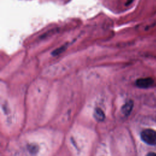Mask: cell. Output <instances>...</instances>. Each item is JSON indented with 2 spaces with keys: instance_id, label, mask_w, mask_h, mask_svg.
Segmentation results:
<instances>
[{
  "instance_id": "6da1fadb",
  "label": "cell",
  "mask_w": 156,
  "mask_h": 156,
  "mask_svg": "<svg viewBox=\"0 0 156 156\" xmlns=\"http://www.w3.org/2000/svg\"><path fill=\"white\" fill-rule=\"evenodd\" d=\"M141 140L147 144L156 145V131L151 129H147L141 133Z\"/></svg>"
},
{
  "instance_id": "7a4b0ae2",
  "label": "cell",
  "mask_w": 156,
  "mask_h": 156,
  "mask_svg": "<svg viewBox=\"0 0 156 156\" xmlns=\"http://www.w3.org/2000/svg\"><path fill=\"white\" fill-rule=\"evenodd\" d=\"M154 83V80L151 77H143L136 79L135 85L140 88H147Z\"/></svg>"
},
{
  "instance_id": "3957f363",
  "label": "cell",
  "mask_w": 156,
  "mask_h": 156,
  "mask_svg": "<svg viewBox=\"0 0 156 156\" xmlns=\"http://www.w3.org/2000/svg\"><path fill=\"white\" fill-rule=\"evenodd\" d=\"M133 107V102L132 100H129L126 102V104L122 107V113L128 116L130 115L131 111L132 110Z\"/></svg>"
},
{
  "instance_id": "277c9868",
  "label": "cell",
  "mask_w": 156,
  "mask_h": 156,
  "mask_svg": "<svg viewBox=\"0 0 156 156\" xmlns=\"http://www.w3.org/2000/svg\"><path fill=\"white\" fill-rule=\"evenodd\" d=\"M94 118H96V119L97 121H103L105 118V115H104L103 111L99 108H96V110H94Z\"/></svg>"
},
{
  "instance_id": "5b68a950",
  "label": "cell",
  "mask_w": 156,
  "mask_h": 156,
  "mask_svg": "<svg viewBox=\"0 0 156 156\" xmlns=\"http://www.w3.org/2000/svg\"><path fill=\"white\" fill-rule=\"evenodd\" d=\"M67 48V45H62L59 48H57V49H55V50H54L51 54L54 56H56L58 55L59 54H60L61 53H62L63 52H64V51H65V49Z\"/></svg>"
},
{
  "instance_id": "8992f818",
  "label": "cell",
  "mask_w": 156,
  "mask_h": 156,
  "mask_svg": "<svg viewBox=\"0 0 156 156\" xmlns=\"http://www.w3.org/2000/svg\"><path fill=\"white\" fill-rule=\"evenodd\" d=\"M146 156H156V153L155 152H149Z\"/></svg>"
},
{
  "instance_id": "52a82bcc",
  "label": "cell",
  "mask_w": 156,
  "mask_h": 156,
  "mask_svg": "<svg viewBox=\"0 0 156 156\" xmlns=\"http://www.w3.org/2000/svg\"><path fill=\"white\" fill-rule=\"evenodd\" d=\"M133 1V0H127V2H126V4L127 5H129L130 4H131L132 2Z\"/></svg>"
}]
</instances>
